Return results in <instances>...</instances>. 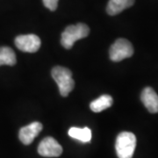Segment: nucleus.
Instances as JSON below:
<instances>
[{
    "label": "nucleus",
    "mask_w": 158,
    "mask_h": 158,
    "mask_svg": "<svg viewBox=\"0 0 158 158\" xmlns=\"http://www.w3.org/2000/svg\"><path fill=\"white\" fill-rule=\"evenodd\" d=\"M113 103V99L110 95H102L98 98L90 103V110L94 113H100L102 111L107 109L112 106Z\"/></svg>",
    "instance_id": "obj_10"
},
{
    "label": "nucleus",
    "mask_w": 158,
    "mask_h": 158,
    "mask_svg": "<svg viewBox=\"0 0 158 158\" xmlns=\"http://www.w3.org/2000/svg\"><path fill=\"white\" fill-rule=\"evenodd\" d=\"M69 135L82 142H89L91 140V131L88 127H71L69 130Z\"/></svg>",
    "instance_id": "obj_12"
},
{
    "label": "nucleus",
    "mask_w": 158,
    "mask_h": 158,
    "mask_svg": "<svg viewBox=\"0 0 158 158\" xmlns=\"http://www.w3.org/2000/svg\"><path fill=\"white\" fill-rule=\"evenodd\" d=\"M44 6L50 11H56L58 6L59 0H42Z\"/></svg>",
    "instance_id": "obj_13"
},
{
    "label": "nucleus",
    "mask_w": 158,
    "mask_h": 158,
    "mask_svg": "<svg viewBox=\"0 0 158 158\" xmlns=\"http://www.w3.org/2000/svg\"><path fill=\"white\" fill-rule=\"evenodd\" d=\"M134 54V48L127 40L118 39L113 43L110 51V59L113 62H120L126 58H129Z\"/></svg>",
    "instance_id": "obj_4"
},
{
    "label": "nucleus",
    "mask_w": 158,
    "mask_h": 158,
    "mask_svg": "<svg viewBox=\"0 0 158 158\" xmlns=\"http://www.w3.org/2000/svg\"><path fill=\"white\" fill-rule=\"evenodd\" d=\"M52 77L56 82L62 97H67L69 93L73 90L75 83L72 78V72L69 69L56 66L52 69Z\"/></svg>",
    "instance_id": "obj_2"
},
{
    "label": "nucleus",
    "mask_w": 158,
    "mask_h": 158,
    "mask_svg": "<svg viewBox=\"0 0 158 158\" xmlns=\"http://www.w3.org/2000/svg\"><path fill=\"white\" fill-rule=\"evenodd\" d=\"M40 39L35 34L19 35L15 39V45L19 50L27 53H35L40 47Z\"/></svg>",
    "instance_id": "obj_6"
},
{
    "label": "nucleus",
    "mask_w": 158,
    "mask_h": 158,
    "mask_svg": "<svg viewBox=\"0 0 158 158\" xmlns=\"http://www.w3.org/2000/svg\"><path fill=\"white\" fill-rule=\"evenodd\" d=\"M17 62L16 55L14 51L9 47H1L0 48V66L1 65H9L13 66Z\"/></svg>",
    "instance_id": "obj_11"
},
{
    "label": "nucleus",
    "mask_w": 158,
    "mask_h": 158,
    "mask_svg": "<svg viewBox=\"0 0 158 158\" xmlns=\"http://www.w3.org/2000/svg\"><path fill=\"white\" fill-rule=\"evenodd\" d=\"M38 153L44 157H58L62 155V148L53 137H46L39 144Z\"/></svg>",
    "instance_id": "obj_5"
},
{
    "label": "nucleus",
    "mask_w": 158,
    "mask_h": 158,
    "mask_svg": "<svg viewBox=\"0 0 158 158\" xmlns=\"http://www.w3.org/2000/svg\"><path fill=\"white\" fill-rule=\"evenodd\" d=\"M90 28L88 26L83 23H79L77 25L69 26L62 34L61 43L62 47L69 49L73 47L74 43L78 40L85 38L89 35Z\"/></svg>",
    "instance_id": "obj_1"
},
{
    "label": "nucleus",
    "mask_w": 158,
    "mask_h": 158,
    "mask_svg": "<svg viewBox=\"0 0 158 158\" xmlns=\"http://www.w3.org/2000/svg\"><path fill=\"white\" fill-rule=\"evenodd\" d=\"M141 99L149 113H158V95L151 87H146L142 90Z\"/></svg>",
    "instance_id": "obj_8"
},
{
    "label": "nucleus",
    "mask_w": 158,
    "mask_h": 158,
    "mask_svg": "<svg viewBox=\"0 0 158 158\" xmlns=\"http://www.w3.org/2000/svg\"><path fill=\"white\" fill-rule=\"evenodd\" d=\"M135 0H110L108 3L106 11L109 15H117L125 9L132 6Z\"/></svg>",
    "instance_id": "obj_9"
},
{
    "label": "nucleus",
    "mask_w": 158,
    "mask_h": 158,
    "mask_svg": "<svg viewBox=\"0 0 158 158\" xmlns=\"http://www.w3.org/2000/svg\"><path fill=\"white\" fill-rule=\"evenodd\" d=\"M136 147V137L133 133L122 132L116 139V153L118 158H132Z\"/></svg>",
    "instance_id": "obj_3"
},
{
    "label": "nucleus",
    "mask_w": 158,
    "mask_h": 158,
    "mask_svg": "<svg viewBox=\"0 0 158 158\" xmlns=\"http://www.w3.org/2000/svg\"><path fill=\"white\" fill-rule=\"evenodd\" d=\"M42 130V125L40 122H33L20 128L19 133V138L25 145H29L34 141V138L39 135Z\"/></svg>",
    "instance_id": "obj_7"
}]
</instances>
